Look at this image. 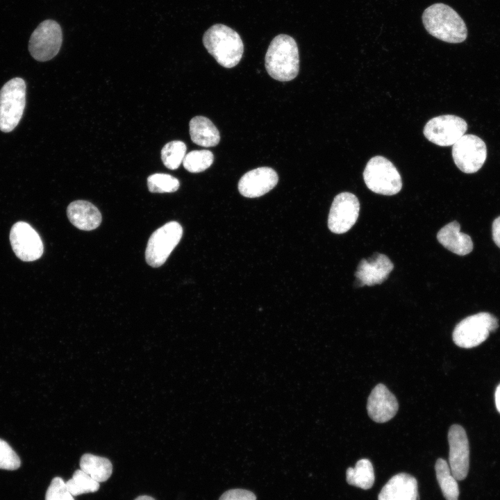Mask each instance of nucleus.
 Here are the masks:
<instances>
[{
	"label": "nucleus",
	"instance_id": "obj_1",
	"mask_svg": "<svg viewBox=\"0 0 500 500\" xmlns=\"http://www.w3.org/2000/svg\"><path fill=\"white\" fill-rule=\"evenodd\" d=\"M422 22L427 32L449 43H460L467 37L466 24L458 13L449 6L434 3L425 9Z\"/></svg>",
	"mask_w": 500,
	"mask_h": 500
},
{
	"label": "nucleus",
	"instance_id": "obj_2",
	"mask_svg": "<svg viewBox=\"0 0 500 500\" xmlns=\"http://www.w3.org/2000/svg\"><path fill=\"white\" fill-rule=\"evenodd\" d=\"M265 61L266 70L274 79H294L299 71V49L294 39L286 34L276 35L270 42Z\"/></svg>",
	"mask_w": 500,
	"mask_h": 500
},
{
	"label": "nucleus",
	"instance_id": "obj_3",
	"mask_svg": "<svg viewBox=\"0 0 500 500\" xmlns=\"http://www.w3.org/2000/svg\"><path fill=\"white\" fill-rule=\"evenodd\" d=\"M203 44L216 61L226 68L237 65L244 52V44L240 35L222 24H214L205 32Z\"/></svg>",
	"mask_w": 500,
	"mask_h": 500
},
{
	"label": "nucleus",
	"instance_id": "obj_4",
	"mask_svg": "<svg viewBox=\"0 0 500 500\" xmlns=\"http://www.w3.org/2000/svg\"><path fill=\"white\" fill-rule=\"evenodd\" d=\"M499 327V321L493 315L481 312L461 320L454 328L453 342L458 347L470 349L483 343Z\"/></svg>",
	"mask_w": 500,
	"mask_h": 500
},
{
	"label": "nucleus",
	"instance_id": "obj_5",
	"mask_svg": "<svg viewBox=\"0 0 500 500\" xmlns=\"http://www.w3.org/2000/svg\"><path fill=\"white\" fill-rule=\"evenodd\" d=\"M367 187L372 192L393 195L402 188L401 177L396 167L389 160L381 156L372 158L363 172Z\"/></svg>",
	"mask_w": 500,
	"mask_h": 500
},
{
	"label": "nucleus",
	"instance_id": "obj_6",
	"mask_svg": "<svg viewBox=\"0 0 500 500\" xmlns=\"http://www.w3.org/2000/svg\"><path fill=\"white\" fill-rule=\"evenodd\" d=\"M26 105V83L19 77L6 83L0 90V130L12 131L19 124Z\"/></svg>",
	"mask_w": 500,
	"mask_h": 500
},
{
	"label": "nucleus",
	"instance_id": "obj_7",
	"mask_svg": "<svg viewBox=\"0 0 500 500\" xmlns=\"http://www.w3.org/2000/svg\"><path fill=\"white\" fill-rule=\"evenodd\" d=\"M183 235V228L176 222H169L150 236L145 251L147 264L153 267L162 265Z\"/></svg>",
	"mask_w": 500,
	"mask_h": 500
},
{
	"label": "nucleus",
	"instance_id": "obj_8",
	"mask_svg": "<svg viewBox=\"0 0 500 500\" xmlns=\"http://www.w3.org/2000/svg\"><path fill=\"white\" fill-rule=\"evenodd\" d=\"M62 42L60 25L53 19L42 22L32 33L28 50L36 60L44 62L54 58L59 52Z\"/></svg>",
	"mask_w": 500,
	"mask_h": 500
},
{
	"label": "nucleus",
	"instance_id": "obj_9",
	"mask_svg": "<svg viewBox=\"0 0 500 500\" xmlns=\"http://www.w3.org/2000/svg\"><path fill=\"white\" fill-rule=\"evenodd\" d=\"M452 157L460 171L467 174L475 173L485 163L486 145L479 137L465 134L453 145Z\"/></svg>",
	"mask_w": 500,
	"mask_h": 500
},
{
	"label": "nucleus",
	"instance_id": "obj_10",
	"mask_svg": "<svg viewBox=\"0 0 500 500\" xmlns=\"http://www.w3.org/2000/svg\"><path fill=\"white\" fill-rule=\"evenodd\" d=\"M467 129V122L453 115H440L431 119L425 125L423 133L430 142L440 146L453 145Z\"/></svg>",
	"mask_w": 500,
	"mask_h": 500
},
{
	"label": "nucleus",
	"instance_id": "obj_11",
	"mask_svg": "<svg viewBox=\"0 0 500 500\" xmlns=\"http://www.w3.org/2000/svg\"><path fill=\"white\" fill-rule=\"evenodd\" d=\"M360 203L350 192H342L334 198L328 218L329 230L337 234L347 232L357 221Z\"/></svg>",
	"mask_w": 500,
	"mask_h": 500
},
{
	"label": "nucleus",
	"instance_id": "obj_12",
	"mask_svg": "<svg viewBox=\"0 0 500 500\" xmlns=\"http://www.w3.org/2000/svg\"><path fill=\"white\" fill-rule=\"evenodd\" d=\"M10 241L14 253L23 261L38 260L43 253V243L39 234L26 222H18L12 226Z\"/></svg>",
	"mask_w": 500,
	"mask_h": 500
},
{
	"label": "nucleus",
	"instance_id": "obj_13",
	"mask_svg": "<svg viewBox=\"0 0 500 500\" xmlns=\"http://www.w3.org/2000/svg\"><path fill=\"white\" fill-rule=\"evenodd\" d=\"M449 464L453 476L458 481L465 479L469 467V446L465 429L458 424L449 430Z\"/></svg>",
	"mask_w": 500,
	"mask_h": 500
},
{
	"label": "nucleus",
	"instance_id": "obj_14",
	"mask_svg": "<svg viewBox=\"0 0 500 500\" xmlns=\"http://www.w3.org/2000/svg\"><path fill=\"white\" fill-rule=\"evenodd\" d=\"M278 181V175L272 168L258 167L247 172L241 177L238 190L245 197H259L272 190Z\"/></svg>",
	"mask_w": 500,
	"mask_h": 500
},
{
	"label": "nucleus",
	"instance_id": "obj_15",
	"mask_svg": "<svg viewBox=\"0 0 500 500\" xmlns=\"http://www.w3.org/2000/svg\"><path fill=\"white\" fill-rule=\"evenodd\" d=\"M393 268L394 265L387 256L375 253L359 262L355 273L356 283L361 287L381 284L388 278Z\"/></svg>",
	"mask_w": 500,
	"mask_h": 500
},
{
	"label": "nucleus",
	"instance_id": "obj_16",
	"mask_svg": "<svg viewBox=\"0 0 500 500\" xmlns=\"http://www.w3.org/2000/svg\"><path fill=\"white\" fill-rule=\"evenodd\" d=\"M398 409L395 396L385 385H376L367 399V410L369 417L375 422L385 423L394 417Z\"/></svg>",
	"mask_w": 500,
	"mask_h": 500
},
{
	"label": "nucleus",
	"instance_id": "obj_17",
	"mask_svg": "<svg viewBox=\"0 0 500 500\" xmlns=\"http://www.w3.org/2000/svg\"><path fill=\"white\" fill-rule=\"evenodd\" d=\"M378 500H418L416 478L406 473L393 476L383 487Z\"/></svg>",
	"mask_w": 500,
	"mask_h": 500
},
{
	"label": "nucleus",
	"instance_id": "obj_18",
	"mask_svg": "<svg viewBox=\"0 0 500 500\" xmlns=\"http://www.w3.org/2000/svg\"><path fill=\"white\" fill-rule=\"evenodd\" d=\"M67 215L75 227L83 231L95 229L101 222V215L98 208L86 201L72 202L67 207Z\"/></svg>",
	"mask_w": 500,
	"mask_h": 500
},
{
	"label": "nucleus",
	"instance_id": "obj_19",
	"mask_svg": "<svg viewBox=\"0 0 500 500\" xmlns=\"http://www.w3.org/2000/svg\"><path fill=\"white\" fill-rule=\"evenodd\" d=\"M460 226L456 221L442 227L437 235L438 242L449 251L465 256L473 249V242L469 235L460 231Z\"/></svg>",
	"mask_w": 500,
	"mask_h": 500
},
{
	"label": "nucleus",
	"instance_id": "obj_20",
	"mask_svg": "<svg viewBox=\"0 0 500 500\" xmlns=\"http://www.w3.org/2000/svg\"><path fill=\"white\" fill-rule=\"evenodd\" d=\"M189 126L191 140L196 144L210 147L219 142V132L208 118L196 116L190 120Z\"/></svg>",
	"mask_w": 500,
	"mask_h": 500
},
{
	"label": "nucleus",
	"instance_id": "obj_21",
	"mask_svg": "<svg viewBox=\"0 0 500 500\" xmlns=\"http://www.w3.org/2000/svg\"><path fill=\"white\" fill-rule=\"evenodd\" d=\"M80 467L82 471L99 483L107 481L112 472V464L108 458L90 453L82 456Z\"/></svg>",
	"mask_w": 500,
	"mask_h": 500
},
{
	"label": "nucleus",
	"instance_id": "obj_22",
	"mask_svg": "<svg viewBox=\"0 0 500 500\" xmlns=\"http://www.w3.org/2000/svg\"><path fill=\"white\" fill-rule=\"evenodd\" d=\"M348 484L363 490L370 489L374 482V472L372 462L366 458L357 461L354 468L349 467L346 471Z\"/></svg>",
	"mask_w": 500,
	"mask_h": 500
},
{
	"label": "nucleus",
	"instance_id": "obj_23",
	"mask_svg": "<svg viewBox=\"0 0 500 500\" xmlns=\"http://www.w3.org/2000/svg\"><path fill=\"white\" fill-rule=\"evenodd\" d=\"M436 478L446 500H458L459 488L447 461L438 458L435 465Z\"/></svg>",
	"mask_w": 500,
	"mask_h": 500
},
{
	"label": "nucleus",
	"instance_id": "obj_24",
	"mask_svg": "<svg viewBox=\"0 0 500 500\" xmlns=\"http://www.w3.org/2000/svg\"><path fill=\"white\" fill-rule=\"evenodd\" d=\"M65 484L73 496L94 492L99 488V483L81 469L76 470L72 478L67 481Z\"/></svg>",
	"mask_w": 500,
	"mask_h": 500
},
{
	"label": "nucleus",
	"instance_id": "obj_25",
	"mask_svg": "<svg viewBox=\"0 0 500 500\" xmlns=\"http://www.w3.org/2000/svg\"><path fill=\"white\" fill-rule=\"evenodd\" d=\"M214 160L213 153L206 149L193 150L185 154L183 165L190 172L198 173L210 167Z\"/></svg>",
	"mask_w": 500,
	"mask_h": 500
},
{
	"label": "nucleus",
	"instance_id": "obj_26",
	"mask_svg": "<svg viewBox=\"0 0 500 500\" xmlns=\"http://www.w3.org/2000/svg\"><path fill=\"white\" fill-rule=\"evenodd\" d=\"M186 152L185 144L179 140L167 143L161 150V159L165 167L176 169L183 160Z\"/></svg>",
	"mask_w": 500,
	"mask_h": 500
},
{
	"label": "nucleus",
	"instance_id": "obj_27",
	"mask_svg": "<svg viewBox=\"0 0 500 500\" xmlns=\"http://www.w3.org/2000/svg\"><path fill=\"white\" fill-rule=\"evenodd\" d=\"M148 189L153 193L176 192L179 188L178 180L167 174H154L147 178Z\"/></svg>",
	"mask_w": 500,
	"mask_h": 500
},
{
	"label": "nucleus",
	"instance_id": "obj_28",
	"mask_svg": "<svg viewBox=\"0 0 500 500\" xmlns=\"http://www.w3.org/2000/svg\"><path fill=\"white\" fill-rule=\"evenodd\" d=\"M20 459L10 446L0 439V469L15 470L19 467Z\"/></svg>",
	"mask_w": 500,
	"mask_h": 500
},
{
	"label": "nucleus",
	"instance_id": "obj_29",
	"mask_svg": "<svg viewBox=\"0 0 500 500\" xmlns=\"http://www.w3.org/2000/svg\"><path fill=\"white\" fill-rule=\"evenodd\" d=\"M45 500H74V499L67 489L65 482L60 477H55L47 490Z\"/></svg>",
	"mask_w": 500,
	"mask_h": 500
},
{
	"label": "nucleus",
	"instance_id": "obj_30",
	"mask_svg": "<svg viewBox=\"0 0 500 500\" xmlns=\"http://www.w3.org/2000/svg\"><path fill=\"white\" fill-rule=\"evenodd\" d=\"M219 500H256V497L247 490L231 489L223 493Z\"/></svg>",
	"mask_w": 500,
	"mask_h": 500
},
{
	"label": "nucleus",
	"instance_id": "obj_31",
	"mask_svg": "<svg viewBox=\"0 0 500 500\" xmlns=\"http://www.w3.org/2000/svg\"><path fill=\"white\" fill-rule=\"evenodd\" d=\"M492 232L493 241L500 248V216L494 220Z\"/></svg>",
	"mask_w": 500,
	"mask_h": 500
},
{
	"label": "nucleus",
	"instance_id": "obj_32",
	"mask_svg": "<svg viewBox=\"0 0 500 500\" xmlns=\"http://www.w3.org/2000/svg\"><path fill=\"white\" fill-rule=\"evenodd\" d=\"M495 403L497 410L500 412V384L495 391Z\"/></svg>",
	"mask_w": 500,
	"mask_h": 500
},
{
	"label": "nucleus",
	"instance_id": "obj_33",
	"mask_svg": "<svg viewBox=\"0 0 500 500\" xmlns=\"http://www.w3.org/2000/svg\"><path fill=\"white\" fill-rule=\"evenodd\" d=\"M135 500H156L154 498L147 496V495H142L138 497H137Z\"/></svg>",
	"mask_w": 500,
	"mask_h": 500
}]
</instances>
